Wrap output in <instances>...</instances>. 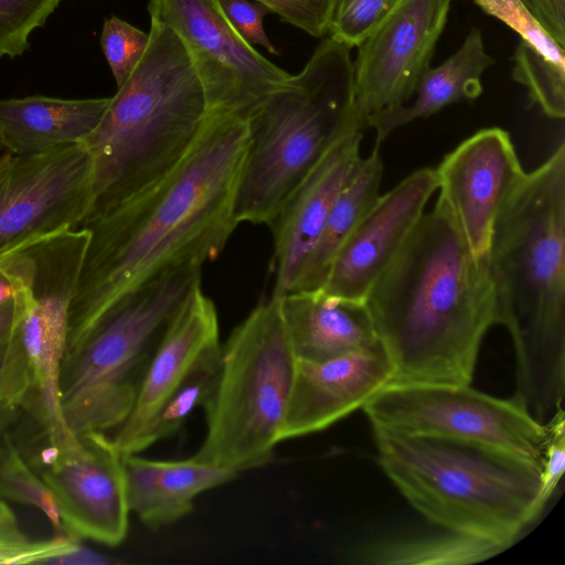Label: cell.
Segmentation results:
<instances>
[{"label":"cell","mask_w":565,"mask_h":565,"mask_svg":"<svg viewBox=\"0 0 565 565\" xmlns=\"http://www.w3.org/2000/svg\"><path fill=\"white\" fill-rule=\"evenodd\" d=\"M150 22L142 58L83 142L93 166L89 212L121 204L164 178L185 156L209 111L183 44L169 26Z\"/></svg>","instance_id":"obj_5"},{"label":"cell","mask_w":565,"mask_h":565,"mask_svg":"<svg viewBox=\"0 0 565 565\" xmlns=\"http://www.w3.org/2000/svg\"><path fill=\"white\" fill-rule=\"evenodd\" d=\"M127 502L130 513L151 529L188 515L201 493L235 479L237 471L196 460H156L122 456Z\"/></svg>","instance_id":"obj_20"},{"label":"cell","mask_w":565,"mask_h":565,"mask_svg":"<svg viewBox=\"0 0 565 565\" xmlns=\"http://www.w3.org/2000/svg\"><path fill=\"white\" fill-rule=\"evenodd\" d=\"M281 312L298 360L321 362L382 345L364 302L292 291L281 296Z\"/></svg>","instance_id":"obj_21"},{"label":"cell","mask_w":565,"mask_h":565,"mask_svg":"<svg viewBox=\"0 0 565 565\" xmlns=\"http://www.w3.org/2000/svg\"><path fill=\"white\" fill-rule=\"evenodd\" d=\"M234 30L250 45H260L270 54H278L264 29V18L269 10L253 0H218Z\"/></svg>","instance_id":"obj_35"},{"label":"cell","mask_w":565,"mask_h":565,"mask_svg":"<svg viewBox=\"0 0 565 565\" xmlns=\"http://www.w3.org/2000/svg\"><path fill=\"white\" fill-rule=\"evenodd\" d=\"M493 64L494 60L484 50L480 31L472 29L452 55L420 76L412 102L377 113L369 119L367 127L375 130V145L380 146L394 130L414 120L429 117L454 103L478 98L482 92L481 75Z\"/></svg>","instance_id":"obj_23"},{"label":"cell","mask_w":565,"mask_h":565,"mask_svg":"<svg viewBox=\"0 0 565 565\" xmlns=\"http://www.w3.org/2000/svg\"><path fill=\"white\" fill-rule=\"evenodd\" d=\"M13 318V299L0 306V345L8 338Z\"/></svg>","instance_id":"obj_39"},{"label":"cell","mask_w":565,"mask_h":565,"mask_svg":"<svg viewBox=\"0 0 565 565\" xmlns=\"http://www.w3.org/2000/svg\"><path fill=\"white\" fill-rule=\"evenodd\" d=\"M4 152H7V151L4 150V148L2 147V145L0 143V157H1Z\"/></svg>","instance_id":"obj_41"},{"label":"cell","mask_w":565,"mask_h":565,"mask_svg":"<svg viewBox=\"0 0 565 565\" xmlns=\"http://www.w3.org/2000/svg\"><path fill=\"white\" fill-rule=\"evenodd\" d=\"M13 299V288L10 281L0 273V306Z\"/></svg>","instance_id":"obj_40"},{"label":"cell","mask_w":565,"mask_h":565,"mask_svg":"<svg viewBox=\"0 0 565 565\" xmlns=\"http://www.w3.org/2000/svg\"><path fill=\"white\" fill-rule=\"evenodd\" d=\"M362 131L338 139L289 193L273 222L275 286L273 295L291 291L331 209L358 167Z\"/></svg>","instance_id":"obj_18"},{"label":"cell","mask_w":565,"mask_h":565,"mask_svg":"<svg viewBox=\"0 0 565 565\" xmlns=\"http://www.w3.org/2000/svg\"><path fill=\"white\" fill-rule=\"evenodd\" d=\"M362 408L372 427L480 443L542 463L547 427L515 396L498 398L470 385L387 384Z\"/></svg>","instance_id":"obj_10"},{"label":"cell","mask_w":565,"mask_h":565,"mask_svg":"<svg viewBox=\"0 0 565 565\" xmlns=\"http://www.w3.org/2000/svg\"><path fill=\"white\" fill-rule=\"evenodd\" d=\"M504 550L487 540L448 532L379 542L361 550L358 557L363 564L463 565L483 562Z\"/></svg>","instance_id":"obj_25"},{"label":"cell","mask_w":565,"mask_h":565,"mask_svg":"<svg viewBox=\"0 0 565 565\" xmlns=\"http://www.w3.org/2000/svg\"><path fill=\"white\" fill-rule=\"evenodd\" d=\"M221 349L206 356L157 412L146 429L139 452L174 435L210 396L218 372Z\"/></svg>","instance_id":"obj_26"},{"label":"cell","mask_w":565,"mask_h":565,"mask_svg":"<svg viewBox=\"0 0 565 565\" xmlns=\"http://www.w3.org/2000/svg\"><path fill=\"white\" fill-rule=\"evenodd\" d=\"M147 8L150 20L169 26L183 44L209 110L247 119L291 76L243 40L218 0H149Z\"/></svg>","instance_id":"obj_11"},{"label":"cell","mask_w":565,"mask_h":565,"mask_svg":"<svg viewBox=\"0 0 565 565\" xmlns=\"http://www.w3.org/2000/svg\"><path fill=\"white\" fill-rule=\"evenodd\" d=\"M512 77L524 85L533 103L552 119L565 116V67L558 66L520 40L513 55Z\"/></svg>","instance_id":"obj_28"},{"label":"cell","mask_w":565,"mask_h":565,"mask_svg":"<svg viewBox=\"0 0 565 565\" xmlns=\"http://www.w3.org/2000/svg\"><path fill=\"white\" fill-rule=\"evenodd\" d=\"M487 265L495 324L516 359V393L545 425L565 395V142L525 178L500 212Z\"/></svg>","instance_id":"obj_3"},{"label":"cell","mask_w":565,"mask_h":565,"mask_svg":"<svg viewBox=\"0 0 565 565\" xmlns=\"http://www.w3.org/2000/svg\"><path fill=\"white\" fill-rule=\"evenodd\" d=\"M552 39L565 46V0H520Z\"/></svg>","instance_id":"obj_37"},{"label":"cell","mask_w":565,"mask_h":565,"mask_svg":"<svg viewBox=\"0 0 565 565\" xmlns=\"http://www.w3.org/2000/svg\"><path fill=\"white\" fill-rule=\"evenodd\" d=\"M488 14L514 30L522 41L533 46L554 64L565 67V51L545 31L520 0H475Z\"/></svg>","instance_id":"obj_33"},{"label":"cell","mask_w":565,"mask_h":565,"mask_svg":"<svg viewBox=\"0 0 565 565\" xmlns=\"http://www.w3.org/2000/svg\"><path fill=\"white\" fill-rule=\"evenodd\" d=\"M62 0H0V58L22 55L29 36L46 23Z\"/></svg>","instance_id":"obj_30"},{"label":"cell","mask_w":565,"mask_h":565,"mask_svg":"<svg viewBox=\"0 0 565 565\" xmlns=\"http://www.w3.org/2000/svg\"><path fill=\"white\" fill-rule=\"evenodd\" d=\"M4 347L6 342L0 345V364L2 361ZM21 415H23V413L20 408L0 404V439L7 433H10V429L19 420Z\"/></svg>","instance_id":"obj_38"},{"label":"cell","mask_w":565,"mask_h":565,"mask_svg":"<svg viewBox=\"0 0 565 565\" xmlns=\"http://www.w3.org/2000/svg\"><path fill=\"white\" fill-rule=\"evenodd\" d=\"M350 51L326 38L300 73L247 118L249 140L234 203L238 224L268 226L323 153L345 134L363 130Z\"/></svg>","instance_id":"obj_6"},{"label":"cell","mask_w":565,"mask_h":565,"mask_svg":"<svg viewBox=\"0 0 565 565\" xmlns=\"http://www.w3.org/2000/svg\"><path fill=\"white\" fill-rule=\"evenodd\" d=\"M437 189L436 170L425 167L381 194L338 252L318 290L333 298L364 302Z\"/></svg>","instance_id":"obj_16"},{"label":"cell","mask_w":565,"mask_h":565,"mask_svg":"<svg viewBox=\"0 0 565 565\" xmlns=\"http://www.w3.org/2000/svg\"><path fill=\"white\" fill-rule=\"evenodd\" d=\"M0 499L41 511L56 533L64 532L54 498L10 433L0 439Z\"/></svg>","instance_id":"obj_27"},{"label":"cell","mask_w":565,"mask_h":565,"mask_svg":"<svg viewBox=\"0 0 565 565\" xmlns=\"http://www.w3.org/2000/svg\"><path fill=\"white\" fill-rule=\"evenodd\" d=\"M218 317L201 282L188 294L159 341L132 408L114 429L113 444L122 455L139 454L140 440L157 412L193 370L221 349Z\"/></svg>","instance_id":"obj_17"},{"label":"cell","mask_w":565,"mask_h":565,"mask_svg":"<svg viewBox=\"0 0 565 565\" xmlns=\"http://www.w3.org/2000/svg\"><path fill=\"white\" fill-rule=\"evenodd\" d=\"M110 97L28 96L0 100V143L13 156H33L83 143L103 119Z\"/></svg>","instance_id":"obj_22"},{"label":"cell","mask_w":565,"mask_h":565,"mask_svg":"<svg viewBox=\"0 0 565 565\" xmlns=\"http://www.w3.org/2000/svg\"><path fill=\"white\" fill-rule=\"evenodd\" d=\"M313 38L329 34L337 0H253Z\"/></svg>","instance_id":"obj_34"},{"label":"cell","mask_w":565,"mask_h":565,"mask_svg":"<svg viewBox=\"0 0 565 565\" xmlns=\"http://www.w3.org/2000/svg\"><path fill=\"white\" fill-rule=\"evenodd\" d=\"M445 202L471 253L486 258L495 221L526 175L510 135L481 129L447 153L435 169Z\"/></svg>","instance_id":"obj_15"},{"label":"cell","mask_w":565,"mask_h":565,"mask_svg":"<svg viewBox=\"0 0 565 565\" xmlns=\"http://www.w3.org/2000/svg\"><path fill=\"white\" fill-rule=\"evenodd\" d=\"M81 267L71 252L40 246L18 255L6 270L13 318L0 364V404L20 408L39 426L44 439L39 463L81 447L61 401L70 308Z\"/></svg>","instance_id":"obj_8"},{"label":"cell","mask_w":565,"mask_h":565,"mask_svg":"<svg viewBox=\"0 0 565 565\" xmlns=\"http://www.w3.org/2000/svg\"><path fill=\"white\" fill-rule=\"evenodd\" d=\"M372 428L387 478L448 532L508 548L546 508L540 461L480 443Z\"/></svg>","instance_id":"obj_4"},{"label":"cell","mask_w":565,"mask_h":565,"mask_svg":"<svg viewBox=\"0 0 565 565\" xmlns=\"http://www.w3.org/2000/svg\"><path fill=\"white\" fill-rule=\"evenodd\" d=\"M78 550L79 540L65 532L46 540L30 539L12 509L0 499V565L56 562Z\"/></svg>","instance_id":"obj_29"},{"label":"cell","mask_w":565,"mask_h":565,"mask_svg":"<svg viewBox=\"0 0 565 565\" xmlns=\"http://www.w3.org/2000/svg\"><path fill=\"white\" fill-rule=\"evenodd\" d=\"M547 438L542 458V501L546 505L565 469V411H558L545 424Z\"/></svg>","instance_id":"obj_36"},{"label":"cell","mask_w":565,"mask_h":565,"mask_svg":"<svg viewBox=\"0 0 565 565\" xmlns=\"http://www.w3.org/2000/svg\"><path fill=\"white\" fill-rule=\"evenodd\" d=\"M398 0H337L329 36L358 47L390 13Z\"/></svg>","instance_id":"obj_32"},{"label":"cell","mask_w":565,"mask_h":565,"mask_svg":"<svg viewBox=\"0 0 565 565\" xmlns=\"http://www.w3.org/2000/svg\"><path fill=\"white\" fill-rule=\"evenodd\" d=\"M248 140L246 118L209 110L164 178L121 204L87 214L79 227L89 239L70 308L64 362L142 285L171 267L203 265L221 254L238 225L234 203Z\"/></svg>","instance_id":"obj_1"},{"label":"cell","mask_w":565,"mask_h":565,"mask_svg":"<svg viewBox=\"0 0 565 565\" xmlns=\"http://www.w3.org/2000/svg\"><path fill=\"white\" fill-rule=\"evenodd\" d=\"M202 265L171 267L134 291L62 367V411L72 433H105L130 413L151 356Z\"/></svg>","instance_id":"obj_9"},{"label":"cell","mask_w":565,"mask_h":565,"mask_svg":"<svg viewBox=\"0 0 565 565\" xmlns=\"http://www.w3.org/2000/svg\"><path fill=\"white\" fill-rule=\"evenodd\" d=\"M393 375L388 384L470 385L495 324L486 258L468 247L438 196L365 298Z\"/></svg>","instance_id":"obj_2"},{"label":"cell","mask_w":565,"mask_h":565,"mask_svg":"<svg viewBox=\"0 0 565 565\" xmlns=\"http://www.w3.org/2000/svg\"><path fill=\"white\" fill-rule=\"evenodd\" d=\"M383 161L375 145L370 156L361 158L339 193L290 292L312 291L322 287L338 252L381 195Z\"/></svg>","instance_id":"obj_24"},{"label":"cell","mask_w":565,"mask_h":565,"mask_svg":"<svg viewBox=\"0 0 565 565\" xmlns=\"http://www.w3.org/2000/svg\"><path fill=\"white\" fill-rule=\"evenodd\" d=\"M297 363L281 297L271 294L221 345L216 381L202 406L205 436L192 457L237 472L267 465L281 443Z\"/></svg>","instance_id":"obj_7"},{"label":"cell","mask_w":565,"mask_h":565,"mask_svg":"<svg viewBox=\"0 0 565 565\" xmlns=\"http://www.w3.org/2000/svg\"><path fill=\"white\" fill-rule=\"evenodd\" d=\"M392 375L382 345L321 362L298 360L280 441L330 427L363 407Z\"/></svg>","instance_id":"obj_19"},{"label":"cell","mask_w":565,"mask_h":565,"mask_svg":"<svg viewBox=\"0 0 565 565\" xmlns=\"http://www.w3.org/2000/svg\"><path fill=\"white\" fill-rule=\"evenodd\" d=\"M149 43L145 33L130 23L111 15L104 21L100 46L117 88L120 87L142 58Z\"/></svg>","instance_id":"obj_31"},{"label":"cell","mask_w":565,"mask_h":565,"mask_svg":"<svg viewBox=\"0 0 565 565\" xmlns=\"http://www.w3.org/2000/svg\"><path fill=\"white\" fill-rule=\"evenodd\" d=\"M92 158L83 143L0 157V259L41 237L75 230L93 202Z\"/></svg>","instance_id":"obj_12"},{"label":"cell","mask_w":565,"mask_h":565,"mask_svg":"<svg viewBox=\"0 0 565 565\" xmlns=\"http://www.w3.org/2000/svg\"><path fill=\"white\" fill-rule=\"evenodd\" d=\"M451 0H398L358 46L355 108L362 128L383 110L408 102L430 67Z\"/></svg>","instance_id":"obj_13"},{"label":"cell","mask_w":565,"mask_h":565,"mask_svg":"<svg viewBox=\"0 0 565 565\" xmlns=\"http://www.w3.org/2000/svg\"><path fill=\"white\" fill-rule=\"evenodd\" d=\"M75 452L56 457L40 470L58 510L65 533L108 546L127 536V502L122 455L110 436H79Z\"/></svg>","instance_id":"obj_14"}]
</instances>
